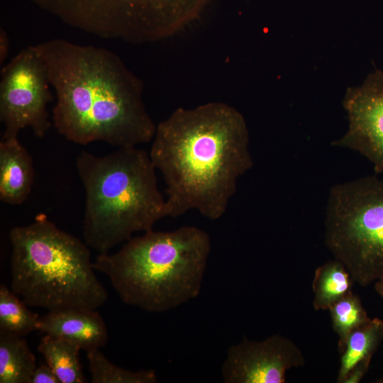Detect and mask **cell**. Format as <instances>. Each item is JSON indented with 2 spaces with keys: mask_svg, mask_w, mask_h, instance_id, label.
<instances>
[{
  "mask_svg": "<svg viewBox=\"0 0 383 383\" xmlns=\"http://www.w3.org/2000/svg\"><path fill=\"white\" fill-rule=\"evenodd\" d=\"M372 358L365 359L358 362L346 375L343 383H359L369 370Z\"/></svg>",
  "mask_w": 383,
  "mask_h": 383,
  "instance_id": "44dd1931",
  "label": "cell"
},
{
  "mask_svg": "<svg viewBox=\"0 0 383 383\" xmlns=\"http://www.w3.org/2000/svg\"><path fill=\"white\" fill-rule=\"evenodd\" d=\"M56 94L52 122L67 140L127 148L152 141L156 125L143 82L113 52L53 39L34 45Z\"/></svg>",
  "mask_w": 383,
  "mask_h": 383,
  "instance_id": "7a4b0ae2",
  "label": "cell"
},
{
  "mask_svg": "<svg viewBox=\"0 0 383 383\" xmlns=\"http://www.w3.org/2000/svg\"><path fill=\"white\" fill-rule=\"evenodd\" d=\"M65 23L131 43L169 38L196 20L211 0H32Z\"/></svg>",
  "mask_w": 383,
  "mask_h": 383,
  "instance_id": "52a82bcc",
  "label": "cell"
},
{
  "mask_svg": "<svg viewBox=\"0 0 383 383\" xmlns=\"http://www.w3.org/2000/svg\"><path fill=\"white\" fill-rule=\"evenodd\" d=\"M383 340V321L370 318L353 331L347 338L340 354V367L336 382L343 383L348 372L360 361L372 358Z\"/></svg>",
  "mask_w": 383,
  "mask_h": 383,
  "instance_id": "2e32d148",
  "label": "cell"
},
{
  "mask_svg": "<svg viewBox=\"0 0 383 383\" xmlns=\"http://www.w3.org/2000/svg\"><path fill=\"white\" fill-rule=\"evenodd\" d=\"M38 331L73 343L87 353L104 348L109 337L101 315L89 309L48 311L40 316Z\"/></svg>",
  "mask_w": 383,
  "mask_h": 383,
  "instance_id": "8fae6325",
  "label": "cell"
},
{
  "mask_svg": "<svg viewBox=\"0 0 383 383\" xmlns=\"http://www.w3.org/2000/svg\"><path fill=\"white\" fill-rule=\"evenodd\" d=\"M45 64L34 45L21 50L1 71L0 120L1 138L18 137L30 128L44 137L52 122L47 105L53 97Z\"/></svg>",
  "mask_w": 383,
  "mask_h": 383,
  "instance_id": "ba28073f",
  "label": "cell"
},
{
  "mask_svg": "<svg viewBox=\"0 0 383 383\" xmlns=\"http://www.w3.org/2000/svg\"><path fill=\"white\" fill-rule=\"evenodd\" d=\"M382 382H383V381H382Z\"/></svg>",
  "mask_w": 383,
  "mask_h": 383,
  "instance_id": "cb8c5ba5",
  "label": "cell"
},
{
  "mask_svg": "<svg viewBox=\"0 0 383 383\" xmlns=\"http://www.w3.org/2000/svg\"><path fill=\"white\" fill-rule=\"evenodd\" d=\"M305 365L300 348L275 334L257 341L245 338L231 345L221 366L226 383H284L286 372Z\"/></svg>",
  "mask_w": 383,
  "mask_h": 383,
  "instance_id": "30bf717a",
  "label": "cell"
},
{
  "mask_svg": "<svg viewBox=\"0 0 383 383\" xmlns=\"http://www.w3.org/2000/svg\"><path fill=\"white\" fill-rule=\"evenodd\" d=\"M11 289L0 285V331L23 337L38 331L40 316Z\"/></svg>",
  "mask_w": 383,
  "mask_h": 383,
  "instance_id": "e0dca14e",
  "label": "cell"
},
{
  "mask_svg": "<svg viewBox=\"0 0 383 383\" xmlns=\"http://www.w3.org/2000/svg\"><path fill=\"white\" fill-rule=\"evenodd\" d=\"M374 289L383 299V280H379L375 282Z\"/></svg>",
  "mask_w": 383,
  "mask_h": 383,
  "instance_id": "603a6c76",
  "label": "cell"
},
{
  "mask_svg": "<svg viewBox=\"0 0 383 383\" xmlns=\"http://www.w3.org/2000/svg\"><path fill=\"white\" fill-rule=\"evenodd\" d=\"M11 289L28 305L48 311L96 309L108 298L91 261L89 247L44 213L9 233Z\"/></svg>",
  "mask_w": 383,
  "mask_h": 383,
  "instance_id": "5b68a950",
  "label": "cell"
},
{
  "mask_svg": "<svg viewBox=\"0 0 383 383\" xmlns=\"http://www.w3.org/2000/svg\"><path fill=\"white\" fill-rule=\"evenodd\" d=\"M249 143L243 114L220 101L178 108L156 125L149 155L165 182L167 217L196 210L221 218L252 167Z\"/></svg>",
  "mask_w": 383,
  "mask_h": 383,
  "instance_id": "6da1fadb",
  "label": "cell"
},
{
  "mask_svg": "<svg viewBox=\"0 0 383 383\" xmlns=\"http://www.w3.org/2000/svg\"><path fill=\"white\" fill-rule=\"evenodd\" d=\"M36 367L26 340L0 331V383H30Z\"/></svg>",
  "mask_w": 383,
  "mask_h": 383,
  "instance_id": "4fadbf2b",
  "label": "cell"
},
{
  "mask_svg": "<svg viewBox=\"0 0 383 383\" xmlns=\"http://www.w3.org/2000/svg\"><path fill=\"white\" fill-rule=\"evenodd\" d=\"M325 243L354 282L365 287L383 280V178L367 176L331 187Z\"/></svg>",
  "mask_w": 383,
  "mask_h": 383,
  "instance_id": "8992f818",
  "label": "cell"
},
{
  "mask_svg": "<svg viewBox=\"0 0 383 383\" xmlns=\"http://www.w3.org/2000/svg\"><path fill=\"white\" fill-rule=\"evenodd\" d=\"M10 48V41L6 31L1 28L0 29V63L4 62L7 57Z\"/></svg>",
  "mask_w": 383,
  "mask_h": 383,
  "instance_id": "7402d4cb",
  "label": "cell"
},
{
  "mask_svg": "<svg viewBox=\"0 0 383 383\" xmlns=\"http://www.w3.org/2000/svg\"><path fill=\"white\" fill-rule=\"evenodd\" d=\"M76 167L86 196L84 241L98 254L110 252L167 217L166 199L147 151L133 146L97 156L83 150Z\"/></svg>",
  "mask_w": 383,
  "mask_h": 383,
  "instance_id": "277c9868",
  "label": "cell"
},
{
  "mask_svg": "<svg viewBox=\"0 0 383 383\" xmlns=\"http://www.w3.org/2000/svg\"><path fill=\"white\" fill-rule=\"evenodd\" d=\"M328 311L333 329L338 336V348L341 354L350 333L370 318L360 297L353 292L334 303Z\"/></svg>",
  "mask_w": 383,
  "mask_h": 383,
  "instance_id": "d6986e66",
  "label": "cell"
},
{
  "mask_svg": "<svg viewBox=\"0 0 383 383\" xmlns=\"http://www.w3.org/2000/svg\"><path fill=\"white\" fill-rule=\"evenodd\" d=\"M30 383H60L52 369L47 364H40L35 368Z\"/></svg>",
  "mask_w": 383,
  "mask_h": 383,
  "instance_id": "ffe728a7",
  "label": "cell"
},
{
  "mask_svg": "<svg viewBox=\"0 0 383 383\" xmlns=\"http://www.w3.org/2000/svg\"><path fill=\"white\" fill-rule=\"evenodd\" d=\"M343 106L348 127L332 145L357 152L383 173V72L376 70L362 84L349 87Z\"/></svg>",
  "mask_w": 383,
  "mask_h": 383,
  "instance_id": "9c48e42d",
  "label": "cell"
},
{
  "mask_svg": "<svg viewBox=\"0 0 383 383\" xmlns=\"http://www.w3.org/2000/svg\"><path fill=\"white\" fill-rule=\"evenodd\" d=\"M81 348L65 339L45 334L38 346V352L60 383H84L87 379L79 360Z\"/></svg>",
  "mask_w": 383,
  "mask_h": 383,
  "instance_id": "5bb4252c",
  "label": "cell"
},
{
  "mask_svg": "<svg viewBox=\"0 0 383 383\" xmlns=\"http://www.w3.org/2000/svg\"><path fill=\"white\" fill-rule=\"evenodd\" d=\"M353 283L344 264L335 258L317 267L312 282L314 309L328 310L334 303L353 292Z\"/></svg>",
  "mask_w": 383,
  "mask_h": 383,
  "instance_id": "9a60e30c",
  "label": "cell"
},
{
  "mask_svg": "<svg viewBox=\"0 0 383 383\" xmlns=\"http://www.w3.org/2000/svg\"><path fill=\"white\" fill-rule=\"evenodd\" d=\"M34 179L33 160L18 137L0 141V200L20 205L28 197Z\"/></svg>",
  "mask_w": 383,
  "mask_h": 383,
  "instance_id": "7c38bea8",
  "label": "cell"
},
{
  "mask_svg": "<svg viewBox=\"0 0 383 383\" xmlns=\"http://www.w3.org/2000/svg\"><path fill=\"white\" fill-rule=\"evenodd\" d=\"M211 246L209 233L196 226L150 230L116 252L98 254L93 266L126 304L165 312L199 294Z\"/></svg>",
  "mask_w": 383,
  "mask_h": 383,
  "instance_id": "3957f363",
  "label": "cell"
},
{
  "mask_svg": "<svg viewBox=\"0 0 383 383\" xmlns=\"http://www.w3.org/2000/svg\"><path fill=\"white\" fill-rule=\"evenodd\" d=\"M89 370L92 383H155L153 370L131 371L111 362L99 350L87 352Z\"/></svg>",
  "mask_w": 383,
  "mask_h": 383,
  "instance_id": "ac0fdd59",
  "label": "cell"
}]
</instances>
